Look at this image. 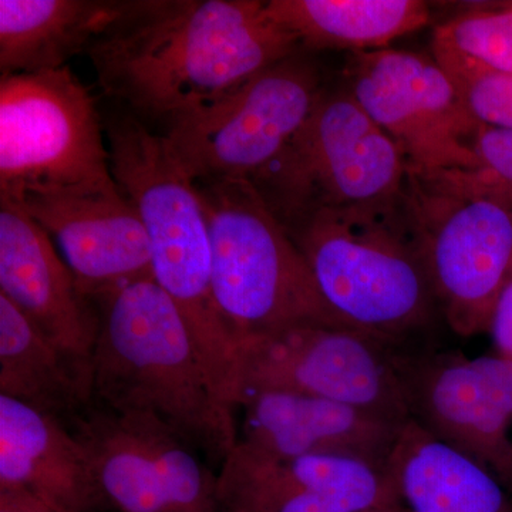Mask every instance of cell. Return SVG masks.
<instances>
[{
  "mask_svg": "<svg viewBox=\"0 0 512 512\" xmlns=\"http://www.w3.org/2000/svg\"><path fill=\"white\" fill-rule=\"evenodd\" d=\"M471 119L512 131V73L466 70L448 73Z\"/></svg>",
  "mask_w": 512,
  "mask_h": 512,
  "instance_id": "d4e9b609",
  "label": "cell"
},
{
  "mask_svg": "<svg viewBox=\"0 0 512 512\" xmlns=\"http://www.w3.org/2000/svg\"><path fill=\"white\" fill-rule=\"evenodd\" d=\"M130 2L0 0L2 76L59 70L89 52L113 28Z\"/></svg>",
  "mask_w": 512,
  "mask_h": 512,
  "instance_id": "ffe728a7",
  "label": "cell"
},
{
  "mask_svg": "<svg viewBox=\"0 0 512 512\" xmlns=\"http://www.w3.org/2000/svg\"><path fill=\"white\" fill-rule=\"evenodd\" d=\"M471 148L473 167L430 175L512 208V131L477 124Z\"/></svg>",
  "mask_w": 512,
  "mask_h": 512,
  "instance_id": "cb8c5ba5",
  "label": "cell"
},
{
  "mask_svg": "<svg viewBox=\"0 0 512 512\" xmlns=\"http://www.w3.org/2000/svg\"><path fill=\"white\" fill-rule=\"evenodd\" d=\"M0 396L49 414L64 426L93 404V360L60 348L2 293Z\"/></svg>",
  "mask_w": 512,
  "mask_h": 512,
  "instance_id": "d6986e66",
  "label": "cell"
},
{
  "mask_svg": "<svg viewBox=\"0 0 512 512\" xmlns=\"http://www.w3.org/2000/svg\"><path fill=\"white\" fill-rule=\"evenodd\" d=\"M220 512H356L402 504L387 467L349 457L264 460L235 447L218 474Z\"/></svg>",
  "mask_w": 512,
  "mask_h": 512,
  "instance_id": "5bb4252c",
  "label": "cell"
},
{
  "mask_svg": "<svg viewBox=\"0 0 512 512\" xmlns=\"http://www.w3.org/2000/svg\"><path fill=\"white\" fill-rule=\"evenodd\" d=\"M487 333L493 340L495 353L512 360V272L495 303Z\"/></svg>",
  "mask_w": 512,
  "mask_h": 512,
  "instance_id": "484cf974",
  "label": "cell"
},
{
  "mask_svg": "<svg viewBox=\"0 0 512 512\" xmlns=\"http://www.w3.org/2000/svg\"><path fill=\"white\" fill-rule=\"evenodd\" d=\"M320 295L350 329L397 350L440 315L404 214L316 208L284 221Z\"/></svg>",
  "mask_w": 512,
  "mask_h": 512,
  "instance_id": "277c9868",
  "label": "cell"
},
{
  "mask_svg": "<svg viewBox=\"0 0 512 512\" xmlns=\"http://www.w3.org/2000/svg\"><path fill=\"white\" fill-rule=\"evenodd\" d=\"M302 49L258 0H138L90 47L101 90L168 128Z\"/></svg>",
  "mask_w": 512,
  "mask_h": 512,
  "instance_id": "6da1fadb",
  "label": "cell"
},
{
  "mask_svg": "<svg viewBox=\"0 0 512 512\" xmlns=\"http://www.w3.org/2000/svg\"><path fill=\"white\" fill-rule=\"evenodd\" d=\"M197 184L210 228L212 291L235 346L298 326L350 329L320 295L301 249L255 184Z\"/></svg>",
  "mask_w": 512,
  "mask_h": 512,
  "instance_id": "5b68a950",
  "label": "cell"
},
{
  "mask_svg": "<svg viewBox=\"0 0 512 512\" xmlns=\"http://www.w3.org/2000/svg\"><path fill=\"white\" fill-rule=\"evenodd\" d=\"M404 214L440 316L461 338L488 332L512 272V208L409 173Z\"/></svg>",
  "mask_w": 512,
  "mask_h": 512,
  "instance_id": "ba28073f",
  "label": "cell"
},
{
  "mask_svg": "<svg viewBox=\"0 0 512 512\" xmlns=\"http://www.w3.org/2000/svg\"><path fill=\"white\" fill-rule=\"evenodd\" d=\"M96 97L69 66L0 79V204L121 197Z\"/></svg>",
  "mask_w": 512,
  "mask_h": 512,
  "instance_id": "8992f818",
  "label": "cell"
},
{
  "mask_svg": "<svg viewBox=\"0 0 512 512\" xmlns=\"http://www.w3.org/2000/svg\"><path fill=\"white\" fill-rule=\"evenodd\" d=\"M399 365L410 420L512 488V360L420 348Z\"/></svg>",
  "mask_w": 512,
  "mask_h": 512,
  "instance_id": "4fadbf2b",
  "label": "cell"
},
{
  "mask_svg": "<svg viewBox=\"0 0 512 512\" xmlns=\"http://www.w3.org/2000/svg\"><path fill=\"white\" fill-rule=\"evenodd\" d=\"M322 90L315 64L296 52L256 74L220 106L161 133L197 183L255 184L299 133Z\"/></svg>",
  "mask_w": 512,
  "mask_h": 512,
  "instance_id": "30bf717a",
  "label": "cell"
},
{
  "mask_svg": "<svg viewBox=\"0 0 512 512\" xmlns=\"http://www.w3.org/2000/svg\"><path fill=\"white\" fill-rule=\"evenodd\" d=\"M431 50L447 73H512V0L464 6L434 28Z\"/></svg>",
  "mask_w": 512,
  "mask_h": 512,
  "instance_id": "603a6c76",
  "label": "cell"
},
{
  "mask_svg": "<svg viewBox=\"0 0 512 512\" xmlns=\"http://www.w3.org/2000/svg\"><path fill=\"white\" fill-rule=\"evenodd\" d=\"M0 491H26L62 512L106 510L69 427L8 396H0Z\"/></svg>",
  "mask_w": 512,
  "mask_h": 512,
  "instance_id": "ac0fdd59",
  "label": "cell"
},
{
  "mask_svg": "<svg viewBox=\"0 0 512 512\" xmlns=\"http://www.w3.org/2000/svg\"><path fill=\"white\" fill-rule=\"evenodd\" d=\"M400 352L335 326H298L254 336L235 346L227 402L235 409L254 394L298 393L410 420Z\"/></svg>",
  "mask_w": 512,
  "mask_h": 512,
  "instance_id": "9c48e42d",
  "label": "cell"
},
{
  "mask_svg": "<svg viewBox=\"0 0 512 512\" xmlns=\"http://www.w3.org/2000/svg\"><path fill=\"white\" fill-rule=\"evenodd\" d=\"M345 77L353 99L403 151L409 173L468 170L476 163L471 140L477 123L433 56L394 49L352 53Z\"/></svg>",
  "mask_w": 512,
  "mask_h": 512,
  "instance_id": "7c38bea8",
  "label": "cell"
},
{
  "mask_svg": "<svg viewBox=\"0 0 512 512\" xmlns=\"http://www.w3.org/2000/svg\"><path fill=\"white\" fill-rule=\"evenodd\" d=\"M93 403L156 417L222 466L238 443L234 407L221 399L190 329L153 278L93 299Z\"/></svg>",
  "mask_w": 512,
  "mask_h": 512,
  "instance_id": "7a4b0ae2",
  "label": "cell"
},
{
  "mask_svg": "<svg viewBox=\"0 0 512 512\" xmlns=\"http://www.w3.org/2000/svg\"><path fill=\"white\" fill-rule=\"evenodd\" d=\"M66 427L89 456L106 510L220 512L218 476L156 417L93 403Z\"/></svg>",
  "mask_w": 512,
  "mask_h": 512,
  "instance_id": "8fae6325",
  "label": "cell"
},
{
  "mask_svg": "<svg viewBox=\"0 0 512 512\" xmlns=\"http://www.w3.org/2000/svg\"><path fill=\"white\" fill-rule=\"evenodd\" d=\"M0 512H60L26 491H0Z\"/></svg>",
  "mask_w": 512,
  "mask_h": 512,
  "instance_id": "4316f807",
  "label": "cell"
},
{
  "mask_svg": "<svg viewBox=\"0 0 512 512\" xmlns=\"http://www.w3.org/2000/svg\"><path fill=\"white\" fill-rule=\"evenodd\" d=\"M60 512H62V511H60Z\"/></svg>",
  "mask_w": 512,
  "mask_h": 512,
  "instance_id": "f1b7e54d",
  "label": "cell"
},
{
  "mask_svg": "<svg viewBox=\"0 0 512 512\" xmlns=\"http://www.w3.org/2000/svg\"><path fill=\"white\" fill-rule=\"evenodd\" d=\"M387 471L410 512H512L494 474L413 420L404 426Z\"/></svg>",
  "mask_w": 512,
  "mask_h": 512,
  "instance_id": "44dd1931",
  "label": "cell"
},
{
  "mask_svg": "<svg viewBox=\"0 0 512 512\" xmlns=\"http://www.w3.org/2000/svg\"><path fill=\"white\" fill-rule=\"evenodd\" d=\"M407 183L409 164L393 138L346 87H323L311 116L255 185L288 221L316 208H396Z\"/></svg>",
  "mask_w": 512,
  "mask_h": 512,
  "instance_id": "52a82bcc",
  "label": "cell"
},
{
  "mask_svg": "<svg viewBox=\"0 0 512 512\" xmlns=\"http://www.w3.org/2000/svg\"><path fill=\"white\" fill-rule=\"evenodd\" d=\"M266 15L311 50L386 49L431 22L423 0H269Z\"/></svg>",
  "mask_w": 512,
  "mask_h": 512,
  "instance_id": "7402d4cb",
  "label": "cell"
},
{
  "mask_svg": "<svg viewBox=\"0 0 512 512\" xmlns=\"http://www.w3.org/2000/svg\"><path fill=\"white\" fill-rule=\"evenodd\" d=\"M5 205L25 212L55 239L90 301L119 286L153 278L146 228L126 195L30 197Z\"/></svg>",
  "mask_w": 512,
  "mask_h": 512,
  "instance_id": "2e32d148",
  "label": "cell"
},
{
  "mask_svg": "<svg viewBox=\"0 0 512 512\" xmlns=\"http://www.w3.org/2000/svg\"><path fill=\"white\" fill-rule=\"evenodd\" d=\"M356 512H410L404 507L402 504H394V505H384V507H373L366 508V510H360Z\"/></svg>",
  "mask_w": 512,
  "mask_h": 512,
  "instance_id": "83f0119b",
  "label": "cell"
},
{
  "mask_svg": "<svg viewBox=\"0 0 512 512\" xmlns=\"http://www.w3.org/2000/svg\"><path fill=\"white\" fill-rule=\"evenodd\" d=\"M114 180L146 228L157 285L180 309L215 390L227 403L235 340L212 291L207 212L167 137L124 109L104 117Z\"/></svg>",
  "mask_w": 512,
  "mask_h": 512,
  "instance_id": "3957f363",
  "label": "cell"
},
{
  "mask_svg": "<svg viewBox=\"0 0 512 512\" xmlns=\"http://www.w3.org/2000/svg\"><path fill=\"white\" fill-rule=\"evenodd\" d=\"M239 407L244 423L235 447L264 460L335 456L387 467L409 421L298 393H258Z\"/></svg>",
  "mask_w": 512,
  "mask_h": 512,
  "instance_id": "9a60e30c",
  "label": "cell"
},
{
  "mask_svg": "<svg viewBox=\"0 0 512 512\" xmlns=\"http://www.w3.org/2000/svg\"><path fill=\"white\" fill-rule=\"evenodd\" d=\"M0 293L60 348L92 360L96 305L84 296L52 237L25 212L0 204Z\"/></svg>",
  "mask_w": 512,
  "mask_h": 512,
  "instance_id": "e0dca14e",
  "label": "cell"
}]
</instances>
